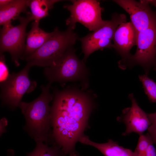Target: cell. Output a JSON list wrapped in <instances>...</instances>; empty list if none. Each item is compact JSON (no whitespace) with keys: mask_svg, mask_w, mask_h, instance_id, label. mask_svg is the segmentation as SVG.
<instances>
[{"mask_svg":"<svg viewBox=\"0 0 156 156\" xmlns=\"http://www.w3.org/2000/svg\"><path fill=\"white\" fill-rule=\"evenodd\" d=\"M50 109L52 138L64 155L75 151L77 142L83 135L94 108L89 94L77 89H54Z\"/></svg>","mask_w":156,"mask_h":156,"instance_id":"1","label":"cell"},{"mask_svg":"<svg viewBox=\"0 0 156 156\" xmlns=\"http://www.w3.org/2000/svg\"><path fill=\"white\" fill-rule=\"evenodd\" d=\"M51 83L42 85L40 95L30 102L21 101L19 107L26 121L24 129L36 142H48L51 125L49 104L53 95L50 89Z\"/></svg>","mask_w":156,"mask_h":156,"instance_id":"2","label":"cell"},{"mask_svg":"<svg viewBox=\"0 0 156 156\" xmlns=\"http://www.w3.org/2000/svg\"><path fill=\"white\" fill-rule=\"evenodd\" d=\"M50 38L41 47L27 57L24 60L31 67H47L59 60L78 38L77 34L68 28L64 31L56 27Z\"/></svg>","mask_w":156,"mask_h":156,"instance_id":"3","label":"cell"},{"mask_svg":"<svg viewBox=\"0 0 156 156\" xmlns=\"http://www.w3.org/2000/svg\"><path fill=\"white\" fill-rule=\"evenodd\" d=\"M73 47L59 60L45 68L43 73L49 83L64 84L68 81L85 79L88 70L85 64L75 55Z\"/></svg>","mask_w":156,"mask_h":156,"instance_id":"4","label":"cell"},{"mask_svg":"<svg viewBox=\"0 0 156 156\" xmlns=\"http://www.w3.org/2000/svg\"><path fill=\"white\" fill-rule=\"evenodd\" d=\"M31 67L26 64L21 71L13 73L6 80L0 83V97L3 106L14 110L19 107L25 94L31 93L36 88V82L29 77Z\"/></svg>","mask_w":156,"mask_h":156,"instance_id":"5","label":"cell"},{"mask_svg":"<svg viewBox=\"0 0 156 156\" xmlns=\"http://www.w3.org/2000/svg\"><path fill=\"white\" fill-rule=\"evenodd\" d=\"M72 4L64 6L70 12L69 17L66 20L68 28L73 30L76 24L79 22L90 31H94L104 25L108 20L101 17L103 9L99 2L94 0H72Z\"/></svg>","mask_w":156,"mask_h":156,"instance_id":"6","label":"cell"},{"mask_svg":"<svg viewBox=\"0 0 156 156\" xmlns=\"http://www.w3.org/2000/svg\"><path fill=\"white\" fill-rule=\"evenodd\" d=\"M20 23L13 26L11 23L3 25L0 32V53L7 52L10 54L12 61L16 66H19V60L25 50L26 32L28 23L32 20L31 13L27 12L26 17L19 16Z\"/></svg>","mask_w":156,"mask_h":156,"instance_id":"7","label":"cell"},{"mask_svg":"<svg viewBox=\"0 0 156 156\" xmlns=\"http://www.w3.org/2000/svg\"><path fill=\"white\" fill-rule=\"evenodd\" d=\"M136 45V52L130 56L125 68L139 65L148 75L156 63V23L146 29L138 32Z\"/></svg>","mask_w":156,"mask_h":156,"instance_id":"8","label":"cell"},{"mask_svg":"<svg viewBox=\"0 0 156 156\" xmlns=\"http://www.w3.org/2000/svg\"><path fill=\"white\" fill-rule=\"evenodd\" d=\"M129 15L131 23L138 32L144 31L156 23V11L145 0L113 1Z\"/></svg>","mask_w":156,"mask_h":156,"instance_id":"9","label":"cell"},{"mask_svg":"<svg viewBox=\"0 0 156 156\" xmlns=\"http://www.w3.org/2000/svg\"><path fill=\"white\" fill-rule=\"evenodd\" d=\"M137 35L138 31L131 22L121 23L115 31L112 39L114 44L112 47L122 57L118 63L121 69H124L125 64L131 55L130 51L136 45Z\"/></svg>","mask_w":156,"mask_h":156,"instance_id":"10","label":"cell"},{"mask_svg":"<svg viewBox=\"0 0 156 156\" xmlns=\"http://www.w3.org/2000/svg\"><path fill=\"white\" fill-rule=\"evenodd\" d=\"M129 97L131 101V106L123 110L118 120L124 122L126 126L125 132L123 133L124 135L132 132L140 135L148 129L151 123L147 114L139 106L133 94H129Z\"/></svg>","mask_w":156,"mask_h":156,"instance_id":"11","label":"cell"},{"mask_svg":"<svg viewBox=\"0 0 156 156\" xmlns=\"http://www.w3.org/2000/svg\"><path fill=\"white\" fill-rule=\"evenodd\" d=\"M126 21V17L124 14L115 13L110 20L103 26L79 38L81 43L82 51L85 50L97 41L104 39H113L115 31L121 23Z\"/></svg>","mask_w":156,"mask_h":156,"instance_id":"12","label":"cell"},{"mask_svg":"<svg viewBox=\"0 0 156 156\" xmlns=\"http://www.w3.org/2000/svg\"><path fill=\"white\" fill-rule=\"evenodd\" d=\"M39 22L34 21L31 28L27 33L26 44L24 53L21 58L22 60L35 52L51 36L53 31L49 33L45 31L39 27Z\"/></svg>","mask_w":156,"mask_h":156,"instance_id":"13","label":"cell"},{"mask_svg":"<svg viewBox=\"0 0 156 156\" xmlns=\"http://www.w3.org/2000/svg\"><path fill=\"white\" fill-rule=\"evenodd\" d=\"M79 141L94 147L104 156H135L134 152L131 150L120 146L111 139L105 143H98L91 141L88 137L84 134L79 138Z\"/></svg>","mask_w":156,"mask_h":156,"instance_id":"14","label":"cell"},{"mask_svg":"<svg viewBox=\"0 0 156 156\" xmlns=\"http://www.w3.org/2000/svg\"><path fill=\"white\" fill-rule=\"evenodd\" d=\"M31 0H12L7 4L0 6V25L11 23L18 19L20 14L26 12Z\"/></svg>","mask_w":156,"mask_h":156,"instance_id":"15","label":"cell"},{"mask_svg":"<svg viewBox=\"0 0 156 156\" xmlns=\"http://www.w3.org/2000/svg\"><path fill=\"white\" fill-rule=\"evenodd\" d=\"M60 1L57 0H31L29 6L32 20L36 22L49 15V10L52 8L54 4Z\"/></svg>","mask_w":156,"mask_h":156,"instance_id":"16","label":"cell"},{"mask_svg":"<svg viewBox=\"0 0 156 156\" xmlns=\"http://www.w3.org/2000/svg\"><path fill=\"white\" fill-rule=\"evenodd\" d=\"M36 146L31 152L27 153L26 156H62L63 155L60 148L55 145L49 147L48 143L36 142Z\"/></svg>","mask_w":156,"mask_h":156,"instance_id":"17","label":"cell"},{"mask_svg":"<svg viewBox=\"0 0 156 156\" xmlns=\"http://www.w3.org/2000/svg\"><path fill=\"white\" fill-rule=\"evenodd\" d=\"M138 77L149 100L156 103V83L145 74L139 75Z\"/></svg>","mask_w":156,"mask_h":156,"instance_id":"18","label":"cell"},{"mask_svg":"<svg viewBox=\"0 0 156 156\" xmlns=\"http://www.w3.org/2000/svg\"><path fill=\"white\" fill-rule=\"evenodd\" d=\"M139 135L138 144L134 151L135 156H143L150 145L153 143L148 133Z\"/></svg>","mask_w":156,"mask_h":156,"instance_id":"19","label":"cell"},{"mask_svg":"<svg viewBox=\"0 0 156 156\" xmlns=\"http://www.w3.org/2000/svg\"><path fill=\"white\" fill-rule=\"evenodd\" d=\"M0 83L6 80L10 75L8 69L6 65L5 56L0 55Z\"/></svg>","mask_w":156,"mask_h":156,"instance_id":"20","label":"cell"},{"mask_svg":"<svg viewBox=\"0 0 156 156\" xmlns=\"http://www.w3.org/2000/svg\"><path fill=\"white\" fill-rule=\"evenodd\" d=\"M152 143L149 146L143 156H156V149Z\"/></svg>","mask_w":156,"mask_h":156,"instance_id":"21","label":"cell"},{"mask_svg":"<svg viewBox=\"0 0 156 156\" xmlns=\"http://www.w3.org/2000/svg\"><path fill=\"white\" fill-rule=\"evenodd\" d=\"M148 130V133L151 137L153 144H156V128L151 125Z\"/></svg>","mask_w":156,"mask_h":156,"instance_id":"22","label":"cell"},{"mask_svg":"<svg viewBox=\"0 0 156 156\" xmlns=\"http://www.w3.org/2000/svg\"><path fill=\"white\" fill-rule=\"evenodd\" d=\"M7 124L8 120L5 118L4 117L1 119L0 121V136L6 131L5 128Z\"/></svg>","mask_w":156,"mask_h":156,"instance_id":"23","label":"cell"},{"mask_svg":"<svg viewBox=\"0 0 156 156\" xmlns=\"http://www.w3.org/2000/svg\"><path fill=\"white\" fill-rule=\"evenodd\" d=\"M147 115L151 123V125L156 128V112L152 113H147Z\"/></svg>","mask_w":156,"mask_h":156,"instance_id":"24","label":"cell"},{"mask_svg":"<svg viewBox=\"0 0 156 156\" xmlns=\"http://www.w3.org/2000/svg\"><path fill=\"white\" fill-rule=\"evenodd\" d=\"M12 0H0V6H1L5 5L10 2Z\"/></svg>","mask_w":156,"mask_h":156,"instance_id":"25","label":"cell"},{"mask_svg":"<svg viewBox=\"0 0 156 156\" xmlns=\"http://www.w3.org/2000/svg\"><path fill=\"white\" fill-rule=\"evenodd\" d=\"M147 3L156 6V0H145Z\"/></svg>","mask_w":156,"mask_h":156,"instance_id":"26","label":"cell"},{"mask_svg":"<svg viewBox=\"0 0 156 156\" xmlns=\"http://www.w3.org/2000/svg\"><path fill=\"white\" fill-rule=\"evenodd\" d=\"M7 154L9 156H14V151L12 149H9L7 151Z\"/></svg>","mask_w":156,"mask_h":156,"instance_id":"27","label":"cell"},{"mask_svg":"<svg viewBox=\"0 0 156 156\" xmlns=\"http://www.w3.org/2000/svg\"><path fill=\"white\" fill-rule=\"evenodd\" d=\"M69 156H79L78 153L74 151L70 153L69 154Z\"/></svg>","mask_w":156,"mask_h":156,"instance_id":"28","label":"cell"},{"mask_svg":"<svg viewBox=\"0 0 156 156\" xmlns=\"http://www.w3.org/2000/svg\"><path fill=\"white\" fill-rule=\"evenodd\" d=\"M153 67H154V70H156V63L155 65Z\"/></svg>","mask_w":156,"mask_h":156,"instance_id":"29","label":"cell"}]
</instances>
